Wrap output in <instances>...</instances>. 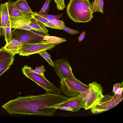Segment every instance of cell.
<instances>
[{"label":"cell","instance_id":"5","mask_svg":"<svg viewBox=\"0 0 123 123\" xmlns=\"http://www.w3.org/2000/svg\"><path fill=\"white\" fill-rule=\"evenodd\" d=\"M60 82L61 90L65 96L68 97L80 96L89 87L88 85L83 83L75 77L64 78L61 79Z\"/></svg>","mask_w":123,"mask_h":123},{"label":"cell","instance_id":"26","mask_svg":"<svg viewBox=\"0 0 123 123\" xmlns=\"http://www.w3.org/2000/svg\"><path fill=\"white\" fill-rule=\"evenodd\" d=\"M62 30H63L68 33L72 35H75L79 33V32L77 31L76 30L72 29H71L65 26L63 27H60Z\"/></svg>","mask_w":123,"mask_h":123},{"label":"cell","instance_id":"23","mask_svg":"<svg viewBox=\"0 0 123 123\" xmlns=\"http://www.w3.org/2000/svg\"><path fill=\"white\" fill-rule=\"evenodd\" d=\"M63 14L56 15L48 14L39 15L41 16L46 18L49 21L55 19H57L61 17Z\"/></svg>","mask_w":123,"mask_h":123},{"label":"cell","instance_id":"3","mask_svg":"<svg viewBox=\"0 0 123 123\" xmlns=\"http://www.w3.org/2000/svg\"><path fill=\"white\" fill-rule=\"evenodd\" d=\"M88 85V88L80 95L82 100L83 108L85 110L92 108L104 96L103 87L100 84L93 81Z\"/></svg>","mask_w":123,"mask_h":123},{"label":"cell","instance_id":"18","mask_svg":"<svg viewBox=\"0 0 123 123\" xmlns=\"http://www.w3.org/2000/svg\"><path fill=\"white\" fill-rule=\"evenodd\" d=\"M6 3L1 4L0 6V37L4 36L5 28V6Z\"/></svg>","mask_w":123,"mask_h":123},{"label":"cell","instance_id":"4","mask_svg":"<svg viewBox=\"0 0 123 123\" xmlns=\"http://www.w3.org/2000/svg\"><path fill=\"white\" fill-rule=\"evenodd\" d=\"M22 69L24 75L43 88L46 92L57 94L62 93L61 88L57 87L45 77L34 72L33 69L31 67L25 65Z\"/></svg>","mask_w":123,"mask_h":123},{"label":"cell","instance_id":"28","mask_svg":"<svg viewBox=\"0 0 123 123\" xmlns=\"http://www.w3.org/2000/svg\"><path fill=\"white\" fill-rule=\"evenodd\" d=\"M36 13L33 15H32L33 17L36 19L40 21L43 24L48 22L49 21L46 18Z\"/></svg>","mask_w":123,"mask_h":123},{"label":"cell","instance_id":"37","mask_svg":"<svg viewBox=\"0 0 123 123\" xmlns=\"http://www.w3.org/2000/svg\"></svg>","mask_w":123,"mask_h":123},{"label":"cell","instance_id":"14","mask_svg":"<svg viewBox=\"0 0 123 123\" xmlns=\"http://www.w3.org/2000/svg\"><path fill=\"white\" fill-rule=\"evenodd\" d=\"M30 22L29 25L33 30L43 33L46 35H49L48 33V30L43 23L33 17L30 18Z\"/></svg>","mask_w":123,"mask_h":123},{"label":"cell","instance_id":"35","mask_svg":"<svg viewBox=\"0 0 123 123\" xmlns=\"http://www.w3.org/2000/svg\"><path fill=\"white\" fill-rule=\"evenodd\" d=\"M123 87L120 88L117 90V91L116 92V93L115 94L119 95H121L122 94H123Z\"/></svg>","mask_w":123,"mask_h":123},{"label":"cell","instance_id":"21","mask_svg":"<svg viewBox=\"0 0 123 123\" xmlns=\"http://www.w3.org/2000/svg\"><path fill=\"white\" fill-rule=\"evenodd\" d=\"M38 54L43 57L50 65L53 67L54 62L52 60L51 56L47 53L46 50L40 51L38 52Z\"/></svg>","mask_w":123,"mask_h":123},{"label":"cell","instance_id":"11","mask_svg":"<svg viewBox=\"0 0 123 123\" xmlns=\"http://www.w3.org/2000/svg\"><path fill=\"white\" fill-rule=\"evenodd\" d=\"M30 18H28L10 17L11 27L13 29L33 30L29 25Z\"/></svg>","mask_w":123,"mask_h":123},{"label":"cell","instance_id":"6","mask_svg":"<svg viewBox=\"0 0 123 123\" xmlns=\"http://www.w3.org/2000/svg\"><path fill=\"white\" fill-rule=\"evenodd\" d=\"M123 94L119 95L116 94L113 96L109 94L104 95L92 108L91 111L94 114L105 112L114 107L123 100Z\"/></svg>","mask_w":123,"mask_h":123},{"label":"cell","instance_id":"25","mask_svg":"<svg viewBox=\"0 0 123 123\" xmlns=\"http://www.w3.org/2000/svg\"><path fill=\"white\" fill-rule=\"evenodd\" d=\"M56 6L58 9L62 10L66 7L64 0H56Z\"/></svg>","mask_w":123,"mask_h":123},{"label":"cell","instance_id":"30","mask_svg":"<svg viewBox=\"0 0 123 123\" xmlns=\"http://www.w3.org/2000/svg\"><path fill=\"white\" fill-rule=\"evenodd\" d=\"M50 21L60 28V27L65 26V23L63 21L58 19H55Z\"/></svg>","mask_w":123,"mask_h":123},{"label":"cell","instance_id":"19","mask_svg":"<svg viewBox=\"0 0 123 123\" xmlns=\"http://www.w3.org/2000/svg\"><path fill=\"white\" fill-rule=\"evenodd\" d=\"M43 40L46 41L49 43L55 45H58L67 41L65 38L46 35L44 36Z\"/></svg>","mask_w":123,"mask_h":123},{"label":"cell","instance_id":"8","mask_svg":"<svg viewBox=\"0 0 123 123\" xmlns=\"http://www.w3.org/2000/svg\"><path fill=\"white\" fill-rule=\"evenodd\" d=\"M55 46V45L43 40L35 43L24 44H22L18 54L20 55L28 56L43 50L51 49Z\"/></svg>","mask_w":123,"mask_h":123},{"label":"cell","instance_id":"15","mask_svg":"<svg viewBox=\"0 0 123 123\" xmlns=\"http://www.w3.org/2000/svg\"><path fill=\"white\" fill-rule=\"evenodd\" d=\"M22 45V44L18 41L14 39H12L10 41L6 43L3 47L6 50L12 53L14 55L18 54Z\"/></svg>","mask_w":123,"mask_h":123},{"label":"cell","instance_id":"22","mask_svg":"<svg viewBox=\"0 0 123 123\" xmlns=\"http://www.w3.org/2000/svg\"><path fill=\"white\" fill-rule=\"evenodd\" d=\"M52 0H45L44 5L41 10L37 13L38 15H43L47 14L49 8L50 3Z\"/></svg>","mask_w":123,"mask_h":123},{"label":"cell","instance_id":"33","mask_svg":"<svg viewBox=\"0 0 123 123\" xmlns=\"http://www.w3.org/2000/svg\"><path fill=\"white\" fill-rule=\"evenodd\" d=\"M57 109H59L62 110H65L67 111H72V109L67 106H62V107H57L55 108Z\"/></svg>","mask_w":123,"mask_h":123},{"label":"cell","instance_id":"34","mask_svg":"<svg viewBox=\"0 0 123 123\" xmlns=\"http://www.w3.org/2000/svg\"><path fill=\"white\" fill-rule=\"evenodd\" d=\"M85 31H84L83 32L80 34L78 39V40L79 42H81L83 40L85 37Z\"/></svg>","mask_w":123,"mask_h":123},{"label":"cell","instance_id":"17","mask_svg":"<svg viewBox=\"0 0 123 123\" xmlns=\"http://www.w3.org/2000/svg\"><path fill=\"white\" fill-rule=\"evenodd\" d=\"M103 0H94L90 3V7L92 13L98 12L103 13Z\"/></svg>","mask_w":123,"mask_h":123},{"label":"cell","instance_id":"36","mask_svg":"<svg viewBox=\"0 0 123 123\" xmlns=\"http://www.w3.org/2000/svg\"><path fill=\"white\" fill-rule=\"evenodd\" d=\"M56 3V0H53Z\"/></svg>","mask_w":123,"mask_h":123},{"label":"cell","instance_id":"27","mask_svg":"<svg viewBox=\"0 0 123 123\" xmlns=\"http://www.w3.org/2000/svg\"><path fill=\"white\" fill-rule=\"evenodd\" d=\"M5 28L7 26V24L10 19V17L9 14L8 7L7 2H6L5 6Z\"/></svg>","mask_w":123,"mask_h":123},{"label":"cell","instance_id":"10","mask_svg":"<svg viewBox=\"0 0 123 123\" xmlns=\"http://www.w3.org/2000/svg\"><path fill=\"white\" fill-rule=\"evenodd\" d=\"M67 106L72 110L71 112H77L83 108L82 100L80 96L68 97L66 100L58 107Z\"/></svg>","mask_w":123,"mask_h":123},{"label":"cell","instance_id":"24","mask_svg":"<svg viewBox=\"0 0 123 123\" xmlns=\"http://www.w3.org/2000/svg\"><path fill=\"white\" fill-rule=\"evenodd\" d=\"M46 70L44 66L42 65L40 67H37L33 71L34 72L45 77L44 73Z\"/></svg>","mask_w":123,"mask_h":123},{"label":"cell","instance_id":"29","mask_svg":"<svg viewBox=\"0 0 123 123\" xmlns=\"http://www.w3.org/2000/svg\"><path fill=\"white\" fill-rule=\"evenodd\" d=\"M44 24L46 27L58 30H62L60 27L56 25L50 21L47 23Z\"/></svg>","mask_w":123,"mask_h":123},{"label":"cell","instance_id":"1","mask_svg":"<svg viewBox=\"0 0 123 123\" xmlns=\"http://www.w3.org/2000/svg\"><path fill=\"white\" fill-rule=\"evenodd\" d=\"M68 97L49 92L38 95L19 96L2 107L9 114H20L52 116L58 107Z\"/></svg>","mask_w":123,"mask_h":123},{"label":"cell","instance_id":"9","mask_svg":"<svg viewBox=\"0 0 123 123\" xmlns=\"http://www.w3.org/2000/svg\"><path fill=\"white\" fill-rule=\"evenodd\" d=\"M55 72L61 79L74 78L69 63L66 58L55 61L53 62Z\"/></svg>","mask_w":123,"mask_h":123},{"label":"cell","instance_id":"20","mask_svg":"<svg viewBox=\"0 0 123 123\" xmlns=\"http://www.w3.org/2000/svg\"><path fill=\"white\" fill-rule=\"evenodd\" d=\"M11 28L9 19L6 27L4 29V36L6 43L9 42L12 40V33Z\"/></svg>","mask_w":123,"mask_h":123},{"label":"cell","instance_id":"2","mask_svg":"<svg viewBox=\"0 0 123 123\" xmlns=\"http://www.w3.org/2000/svg\"><path fill=\"white\" fill-rule=\"evenodd\" d=\"M66 11L69 18L76 22H87L93 17L89 0H70Z\"/></svg>","mask_w":123,"mask_h":123},{"label":"cell","instance_id":"31","mask_svg":"<svg viewBox=\"0 0 123 123\" xmlns=\"http://www.w3.org/2000/svg\"><path fill=\"white\" fill-rule=\"evenodd\" d=\"M123 82L121 83H117L114 84L113 86V92L114 94L116 93L118 89L120 88L123 87Z\"/></svg>","mask_w":123,"mask_h":123},{"label":"cell","instance_id":"32","mask_svg":"<svg viewBox=\"0 0 123 123\" xmlns=\"http://www.w3.org/2000/svg\"><path fill=\"white\" fill-rule=\"evenodd\" d=\"M11 65L0 68V76L9 69Z\"/></svg>","mask_w":123,"mask_h":123},{"label":"cell","instance_id":"13","mask_svg":"<svg viewBox=\"0 0 123 123\" xmlns=\"http://www.w3.org/2000/svg\"><path fill=\"white\" fill-rule=\"evenodd\" d=\"M7 3L10 17L30 18L32 17V15L18 9L14 4L13 1L9 0Z\"/></svg>","mask_w":123,"mask_h":123},{"label":"cell","instance_id":"12","mask_svg":"<svg viewBox=\"0 0 123 123\" xmlns=\"http://www.w3.org/2000/svg\"><path fill=\"white\" fill-rule=\"evenodd\" d=\"M14 55L3 47L0 49V68L11 65L14 60Z\"/></svg>","mask_w":123,"mask_h":123},{"label":"cell","instance_id":"16","mask_svg":"<svg viewBox=\"0 0 123 123\" xmlns=\"http://www.w3.org/2000/svg\"><path fill=\"white\" fill-rule=\"evenodd\" d=\"M16 7L19 10L33 15L37 12H34L31 9L26 0H18L14 2Z\"/></svg>","mask_w":123,"mask_h":123},{"label":"cell","instance_id":"7","mask_svg":"<svg viewBox=\"0 0 123 123\" xmlns=\"http://www.w3.org/2000/svg\"><path fill=\"white\" fill-rule=\"evenodd\" d=\"M12 39H16L22 44L34 43L43 40L46 35L43 33L31 30L17 29L12 30Z\"/></svg>","mask_w":123,"mask_h":123}]
</instances>
